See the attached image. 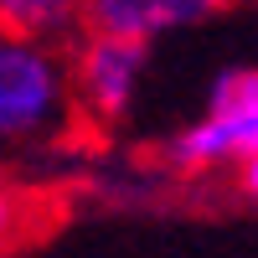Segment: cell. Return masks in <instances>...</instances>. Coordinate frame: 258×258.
Masks as SVG:
<instances>
[{
  "label": "cell",
  "instance_id": "7",
  "mask_svg": "<svg viewBox=\"0 0 258 258\" xmlns=\"http://www.w3.org/2000/svg\"><path fill=\"white\" fill-rule=\"evenodd\" d=\"M232 176H238V197H243L248 207H258V150H253L248 160L232 165Z\"/></svg>",
  "mask_w": 258,
  "mask_h": 258
},
{
  "label": "cell",
  "instance_id": "1",
  "mask_svg": "<svg viewBox=\"0 0 258 258\" xmlns=\"http://www.w3.org/2000/svg\"><path fill=\"white\" fill-rule=\"evenodd\" d=\"M78 135L68 41L0 26V165H36Z\"/></svg>",
  "mask_w": 258,
  "mask_h": 258
},
{
  "label": "cell",
  "instance_id": "6",
  "mask_svg": "<svg viewBox=\"0 0 258 258\" xmlns=\"http://www.w3.org/2000/svg\"><path fill=\"white\" fill-rule=\"evenodd\" d=\"M36 238H41V202H36V191L0 165V258L21 253Z\"/></svg>",
  "mask_w": 258,
  "mask_h": 258
},
{
  "label": "cell",
  "instance_id": "4",
  "mask_svg": "<svg viewBox=\"0 0 258 258\" xmlns=\"http://www.w3.org/2000/svg\"><path fill=\"white\" fill-rule=\"evenodd\" d=\"M222 11H227V0H88L83 6V26H98V31L155 47L165 36L207 26Z\"/></svg>",
  "mask_w": 258,
  "mask_h": 258
},
{
  "label": "cell",
  "instance_id": "3",
  "mask_svg": "<svg viewBox=\"0 0 258 258\" xmlns=\"http://www.w3.org/2000/svg\"><path fill=\"white\" fill-rule=\"evenodd\" d=\"M68 78H73L78 124L124 129L140 114V98L150 83V47L114 36V31H98V26H83L68 41Z\"/></svg>",
  "mask_w": 258,
  "mask_h": 258
},
{
  "label": "cell",
  "instance_id": "2",
  "mask_svg": "<svg viewBox=\"0 0 258 258\" xmlns=\"http://www.w3.org/2000/svg\"><path fill=\"white\" fill-rule=\"evenodd\" d=\"M258 150V68H222L202 114L165 140V160L186 176L232 170Z\"/></svg>",
  "mask_w": 258,
  "mask_h": 258
},
{
  "label": "cell",
  "instance_id": "5",
  "mask_svg": "<svg viewBox=\"0 0 258 258\" xmlns=\"http://www.w3.org/2000/svg\"><path fill=\"white\" fill-rule=\"evenodd\" d=\"M83 6L88 0H0V26L47 41H73L83 31Z\"/></svg>",
  "mask_w": 258,
  "mask_h": 258
}]
</instances>
